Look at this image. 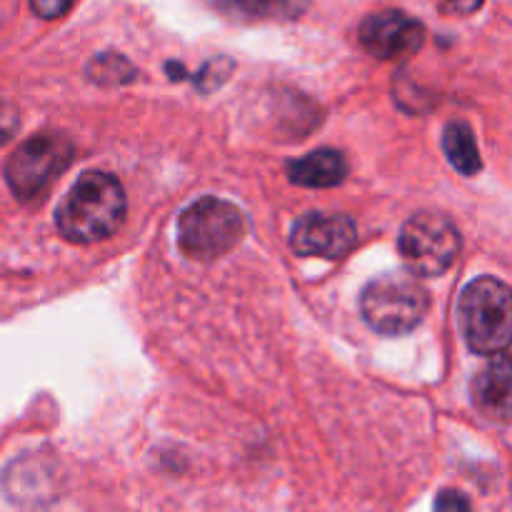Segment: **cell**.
Instances as JSON below:
<instances>
[{"instance_id":"cell-1","label":"cell","mask_w":512,"mask_h":512,"mask_svg":"<svg viewBox=\"0 0 512 512\" xmlns=\"http://www.w3.org/2000/svg\"><path fill=\"white\" fill-rule=\"evenodd\" d=\"M125 190L110 173H83L58 205V230L78 245L98 243L125 220Z\"/></svg>"},{"instance_id":"cell-2","label":"cell","mask_w":512,"mask_h":512,"mask_svg":"<svg viewBox=\"0 0 512 512\" xmlns=\"http://www.w3.org/2000/svg\"><path fill=\"white\" fill-rule=\"evenodd\" d=\"M430 308L428 290L413 273H385L370 280L360 295L363 318L375 333L405 335L418 328Z\"/></svg>"},{"instance_id":"cell-3","label":"cell","mask_w":512,"mask_h":512,"mask_svg":"<svg viewBox=\"0 0 512 512\" xmlns=\"http://www.w3.org/2000/svg\"><path fill=\"white\" fill-rule=\"evenodd\" d=\"M460 325L478 355L505 353L512 333L510 288L498 278L473 280L460 295Z\"/></svg>"},{"instance_id":"cell-4","label":"cell","mask_w":512,"mask_h":512,"mask_svg":"<svg viewBox=\"0 0 512 512\" xmlns=\"http://www.w3.org/2000/svg\"><path fill=\"white\" fill-rule=\"evenodd\" d=\"M245 233L243 213L220 198H200L183 210L178 223V243L188 258L218 260L240 243Z\"/></svg>"},{"instance_id":"cell-5","label":"cell","mask_w":512,"mask_h":512,"mask_svg":"<svg viewBox=\"0 0 512 512\" xmlns=\"http://www.w3.org/2000/svg\"><path fill=\"white\" fill-rule=\"evenodd\" d=\"M398 245L410 273L438 278L455 263L463 243L453 220L425 210L403 225Z\"/></svg>"},{"instance_id":"cell-6","label":"cell","mask_w":512,"mask_h":512,"mask_svg":"<svg viewBox=\"0 0 512 512\" xmlns=\"http://www.w3.org/2000/svg\"><path fill=\"white\" fill-rule=\"evenodd\" d=\"M73 160V143L63 133H40L15 148L5 163V180L20 200H33Z\"/></svg>"},{"instance_id":"cell-7","label":"cell","mask_w":512,"mask_h":512,"mask_svg":"<svg viewBox=\"0 0 512 512\" xmlns=\"http://www.w3.org/2000/svg\"><path fill=\"white\" fill-rule=\"evenodd\" d=\"M425 30L420 20L410 18L403 10L373 13L360 23V43L378 60L408 58L420 50Z\"/></svg>"},{"instance_id":"cell-8","label":"cell","mask_w":512,"mask_h":512,"mask_svg":"<svg viewBox=\"0 0 512 512\" xmlns=\"http://www.w3.org/2000/svg\"><path fill=\"white\" fill-rule=\"evenodd\" d=\"M355 245V223L348 215L308 213L295 223L290 248L303 258L338 260Z\"/></svg>"},{"instance_id":"cell-9","label":"cell","mask_w":512,"mask_h":512,"mask_svg":"<svg viewBox=\"0 0 512 512\" xmlns=\"http://www.w3.org/2000/svg\"><path fill=\"white\" fill-rule=\"evenodd\" d=\"M510 358L508 350L505 353L493 355V363L485 365L480 375L473 383V398L475 405L483 410L488 418L493 420H508L510 418Z\"/></svg>"},{"instance_id":"cell-10","label":"cell","mask_w":512,"mask_h":512,"mask_svg":"<svg viewBox=\"0 0 512 512\" xmlns=\"http://www.w3.org/2000/svg\"><path fill=\"white\" fill-rule=\"evenodd\" d=\"M348 175V163L338 150L320 148L308 153L305 158L288 163V178L303 188H333L340 185Z\"/></svg>"},{"instance_id":"cell-11","label":"cell","mask_w":512,"mask_h":512,"mask_svg":"<svg viewBox=\"0 0 512 512\" xmlns=\"http://www.w3.org/2000/svg\"><path fill=\"white\" fill-rule=\"evenodd\" d=\"M443 148H445V155H448L450 165H453L460 175H475L480 168H483L478 143H475V135L468 123L453 120V123L445 125Z\"/></svg>"},{"instance_id":"cell-12","label":"cell","mask_w":512,"mask_h":512,"mask_svg":"<svg viewBox=\"0 0 512 512\" xmlns=\"http://www.w3.org/2000/svg\"><path fill=\"white\" fill-rule=\"evenodd\" d=\"M90 78L98 80V83L103 85H120L128 83L130 78H135V70L123 55L105 53L90 63Z\"/></svg>"},{"instance_id":"cell-13","label":"cell","mask_w":512,"mask_h":512,"mask_svg":"<svg viewBox=\"0 0 512 512\" xmlns=\"http://www.w3.org/2000/svg\"><path fill=\"white\" fill-rule=\"evenodd\" d=\"M210 3L235 18H270L278 10L288 8L290 0H210Z\"/></svg>"},{"instance_id":"cell-14","label":"cell","mask_w":512,"mask_h":512,"mask_svg":"<svg viewBox=\"0 0 512 512\" xmlns=\"http://www.w3.org/2000/svg\"><path fill=\"white\" fill-rule=\"evenodd\" d=\"M73 3L75 0H30V8H33L35 15H40V18L55 20L63 18Z\"/></svg>"},{"instance_id":"cell-15","label":"cell","mask_w":512,"mask_h":512,"mask_svg":"<svg viewBox=\"0 0 512 512\" xmlns=\"http://www.w3.org/2000/svg\"><path fill=\"white\" fill-rule=\"evenodd\" d=\"M18 123V110L10 103H3V100H0V145H3L5 140H10V135L18 130Z\"/></svg>"},{"instance_id":"cell-16","label":"cell","mask_w":512,"mask_h":512,"mask_svg":"<svg viewBox=\"0 0 512 512\" xmlns=\"http://www.w3.org/2000/svg\"><path fill=\"white\" fill-rule=\"evenodd\" d=\"M435 512H470V503L455 490H445L438 498V508Z\"/></svg>"},{"instance_id":"cell-17","label":"cell","mask_w":512,"mask_h":512,"mask_svg":"<svg viewBox=\"0 0 512 512\" xmlns=\"http://www.w3.org/2000/svg\"><path fill=\"white\" fill-rule=\"evenodd\" d=\"M448 5L453 13H473L483 5V0H448Z\"/></svg>"}]
</instances>
